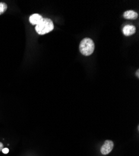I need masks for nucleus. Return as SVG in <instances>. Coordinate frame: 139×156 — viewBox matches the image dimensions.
I'll return each instance as SVG.
<instances>
[{
  "label": "nucleus",
  "instance_id": "39448f33",
  "mask_svg": "<svg viewBox=\"0 0 139 156\" xmlns=\"http://www.w3.org/2000/svg\"><path fill=\"white\" fill-rule=\"evenodd\" d=\"M43 17L39 14H33L30 17V22L33 25H37L43 20Z\"/></svg>",
  "mask_w": 139,
  "mask_h": 156
},
{
  "label": "nucleus",
  "instance_id": "f03ea898",
  "mask_svg": "<svg viewBox=\"0 0 139 156\" xmlns=\"http://www.w3.org/2000/svg\"><path fill=\"white\" fill-rule=\"evenodd\" d=\"M54 24L51 20L43 18L42 21L36 26V31L40 35L47 34L54 30Z\"/></svg>",
  "mask_w": 139,
  "mask_h": 156
},
{
  "label": "nucleus",
  "instance_id": "6e6552de",
  "mask_svg": "<svg viewBox=\"0 0 139 156\" xmlns=\"http://www.w3.org/2000/svg\"><path fill=\"white\" fill-rule=\"evenodd\" d=\"M3 152V153L4 154H8L9 152V149L8 148H3L2 151Z\"/></svg>",
  "mask_w": 139,
  "mask_h": 156
},
{
  "label": "nucleus",
  "instance_id": "423d86ee",
  "mask_svg": "<svg viewBox=\"0 0 139 156\" xmlns=\"http://www.w3.org/2000/svg\"><path fill=\"white\" fill-rule=\"evenodd\" d=\"M123 17L127 20H135L138 18V14L134 11L129 10L124 12Z\"/></svg>",
  "mask_w": 139,
  "mask_h": 156
},
{
  "label": "nucleus",
  "instance_id": "7ed1b4c3",
  "mask_svg": "<svg viewBox=\"0 0 139 156\" xmlns=\"http://www.w3.org/2000/svg\"><path fill=\"white\" fill-rule=\"evenodd\" d=\"M113 146H114V144L113 142L110 140H106L104 144L100 148V152L103 155H107L109 153L111 152L112 151Z\"/></svg>",
  "mask_w": 139,
  "mask_h": 156
},
{
  "label": "nucleus",
  "instance_id": "9d476101",
  "mask_svg": "<svg viewBox=\"0 0 139 156\" xmlns=\"http://www.w3.org/2000/svg\"><path fill=\"white\" fill-rule=\"evenodd\" d=\"M136 75H137V76L138 77H139V70L138 69H137V72H136Z\"/></svg>",
  "mask_w": 139,
  "mask_h": 156
},
{
  "label": "nucleus",
  "instance_id": "20e7f679",
  "mask_svg": "<svg viewBox=\"0 0 139 156\" xmlns=\"http://www.w3.org/2000/svg\"><path fill=\"white\" fill-rule=\"evenodd\" d=\"M123 33L126 36H130L135 33L136 28L133 25H126L123 28Z\"/></svg>",
  "mask_w": 139,
  "mask_h": 156
},
{
  "label": "nucleus",
  "instance_id": "1a4fd4ad",
  "mask_svg": "<svg viewBox=\"0 0 139 156\" xmlns=\"http://www.w3.org/2000/svg\"><path fill=\"white\" fill-rule=\"evenodd\" d=\"M4 148V145L2 142H0V152L2 151V149Z\"/></svg>",
  "mask_w": 139,
  "mask_h": 156
},
{
  "label": "nucleus",
  "instance_id": "f257e3e1",
  "mask_svg": "<svg viewBox=\"0 0 139 156\" xmlns=\"http://www.w3.org/2000/svg\"><path fill=\"white\" fill-rule=\"evenodd\" d=\"M95 49V44L91 38L86 37L83 39L79 45V50L82 55L85 56L91 55Z\"/></svg>",
  "mask_w": 139,
  "mask_h": 156
},
{
  "label": "nucleus",
  "instance_id": "0eeeda50",
  "mask_svg": "<svg viewBox=\"0 0 139 156\" xmlns=\"http://www.w3.org/2000/svg\"><path fill=\"white\" fill-rule=\"evenodd\" d=\"M7 5L6 3L0 2V15L4 13L7 9Z\"/></svg>",
  "mask_w": 139,
  "mask_h": 156
}]
</instances>
